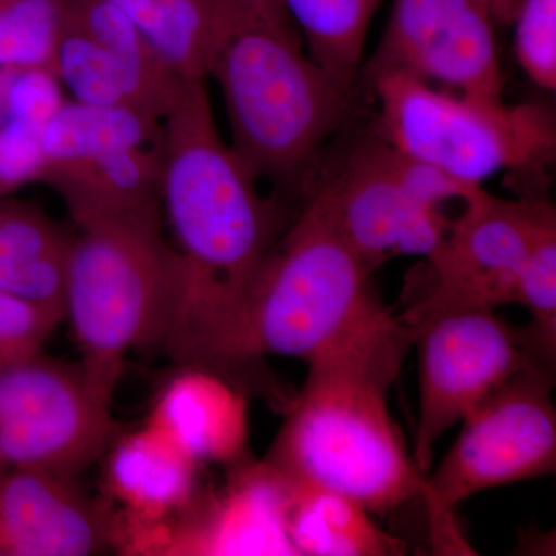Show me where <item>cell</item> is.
Here are the masks:
<instances>
[{
	"label": "cell",
	"instance_id": "3",
	"mask_svg": "<svg viewBox=\"0 0 556 556\" xmlns=\"http://www.w3.org/2000/svg\"><path fill=\"white\" fill-rule=\"evenodd\" d=\"M207 78L222 91L230 149L257 181L305 199L321 149L339 129L356 84L318 65L298 31L248 24L223 40Z\"/></svg>",
	"mask_w": 556,
	"mask_h": 556
},
{
	"label": "cell",
	"instance_id": "1",
	"mask_svg": "<svg viewBox=\"0 0 556 556\" xmlns=\"http://www.w3.org/2000/svg\"><path fill=\"white\" fill-rule=\"evenodd\" d=\"M160 201L175 277L160 348L179 367L236 383L233 376L257 368L244 350L249 299L291 222L223 139L206 80H186L163 118Z\"/></svg>",
	"mask_w": 556,
	"mask_h": 556
},
{
	"label": "cell",
	"instance_id": "23",
	"mask_svg": "<svg viewBox=\"0 0 556 556\" xmlns=\"http://www.w3.org/2000/svg\"><path fill=\"white\" fill-rule=\"evenodd\" d=\"M383 0H280L305 50L321 67L356 84L365 42Z\"/></svg>",
	"mask_w": 556,
	"mask_h": 556
},
{
	"label": "cell",
	"instance_id": "16",
	"mask_svg": "<svg viewBox=\"0 0 556 556\" xmlns=\"http://www.w3.org/2000/svg\"><path fill=\"white\" fill-rule=\"evenodd\" d=\"M75 479L38 468L0 470V556H89L113 546L110 514Z\"/></svg>",
	"mask_w": 556,
	"mask_h": 556
},
{
	"label": "cell",
	"instance_id": "7",
	"mask_svg": "<svg viewBox=\"0 0 556 556\" xmlns=\"http://www.w3.org/2000/svg\"><path fill=\"white\" fill-rule=\"evenodd\" d=\"M409 159L375 130L314 179L343 239L371 270L399 255L431 257L447 236V206L478 190ZM305 195V197H306Z\"/></svg>",
	"mask_w": 556,
	"mask_h": 556
},
{
	"label": "cell",
	"instance_id": "6",
	"mask_svg": "<svg viewBox=\"0 0 556 556\" xmlns=\"http://www.w3.org/2000/svg\"><path fill=\"white\" fill-rule=\"evenodd\" d=\"M378 102L376 134L409 159L482 188L504 172H540L555 155L551 113L508 105L386 72L367 79Z\"/></svg>",
	"mask_w": 556,
	"mask_h": 556
},
{
	"label": "cell",
	"instance_id": "26",
	"mask_svg": "<svg viewBox=\"0 0 556 556\" xmlns=\"http://www.w3.org/2000/svg\"><path fill=\"white\" fill-rule=\"evenodd\" d=\"M515 25L519 67L535 86L556 89V0H522Z\"/></svg>",
	"mask_w": 556,
	"mask_h": 556
},
{
	"label": "cell",
	"instance_id": "8",
	"mask_svg": "<svg viewBox=\"0 0 556 556\" xmlns=\"http://www.w3.org/2000/svg\"><path fill=\"white\" fill-rule=\"evenodd\" d=\"M554 382L543 369H521L460 420L455 444L426 475L422 504L434 536H452L453 508L468 497L555 473Z\"/></svg>",
	"mask_w": 556,
	"mask_h": 556
},
{
	"label": "cell",
	"instance_id": "12",
	"mask_svg": "<svg viewBox=\"0 0 556 556\" xmlns=\"http://www.w3.org/2000/svg\"><path fill=\"white\" fill-rule=\"evenodd\" d=\"M496 22L482 0H393L364 78L397 72L430 86L503 97Z\"/></svg>",
	"mask_w": 556,
	"mask_h": 556
},
{
	"label": "cell",
	"instance_id": "28",
	"mask_svg": "<svg viewBox=\"0 0 556 556\" xmlns=\"http://www.w3.org/2000/svg\"><path fill=\"white\" fill-rule=\"evenodd\" d=\"M43 129L0 110V197L42 181Z\"/></svg>",
	"mask_w": 556,
	"mask_h": 556
},
{
	"label": "cell",
	"instance_id": "17",
	"mask_svg": "<svg viewBox=\"0 0 556 556\" xmlns=\"http://www.w3.org/2000/svg\"><path fill=\"white\" fill-rule=\"evenodd\" d=\"M148 422L199 464L232 467L251 456L247 394L212 369L179 368L160 391Z\"/></svg>",
	"mask_w": 556,
	"mask_h": 556
},
{
	"label": "cell",
	"instance_id": "20",
	"mask_svg": "<svg viewBox=\"0 0 556 556\" xmlns=\"http://www.w3.org/2000/svg\"><path fill=\"white\" fill-rule=\"evenodd\" d=\"M163 142V119L115 105L65 101L42 135V181L121 152Z\"/></svg>",
	"mask_w": 556,
	"mask_h": 556
},
{
	"label": "cell",
	"instance_id": "29",
	"mask_svg": "<svg viewBox=\"0 0 556 556\" xmlns=\"http://www.w3.org/2000/svg\"><path fill=\"white\" fill-rule=\"evenodd\" d=\"M215 2L239 27L248 24H268L298 31L280 0H215Z\"/></svg>",
	"mask_w": 556,
	"mask_h": 556
},
{
	"label": "cell",
	"instance_id": "14",
	"mask_svg": "<svg viewBox=\"0 0 556 556\" xmlns=\"http://www.w3.org/2000/svg\"><path fill=\"white\" fill-rule=\"evenodd\" d=\"M105 452V489L121 508L119 517L110 515L113 546L159 554L167 530L200 495V464L149 422L115 434Z\"/></svg>",
	"mask_w": 556,
	"mask_h": 556
},
{
	"label": "cell",
	"instance_id": "11",
	"mask_svg": "<svg viewBox=\"0 0 556 556\" xmlns=\"http://www.w3.org/2000/svg\"><path fill=\"white\" fill-rule=\"evenodd\" d=\"M413 340L419 348V420L413 459L427 475L439 439L501 383L532 365L519 328L507 325L495 309L442 314L416 331Z\"/></svg>",
	"mask_w": 556,
	"mask_h": 556
},
{
	"label": "cell",
	"instance_id": "2",
	"mask_svg": "<svg viewBox=\"0 0 556 556\" xmlns=\"http://www.w3.org/2000/svg\"><path fill=\"white\" fill-rule=\"evenodd\" d=\"M413 343L390 314L311 358L266 463L288 481L336 490L371 514L422 501L426 475L388 408Z\"/></svg>",
	"mask_w": 556,
	"mask_h": 556
},
{
	"label": "cell",
	"instance_id": "21",
	"mask_svg": "<svg viewBox=\"0 0 556 556\" xmlns=\"http://www.w3.org/2000/svg\"><path fill=\"white\" fill-rule=\"evenodd\" d=\"M163 142L121 150L51 178L75 225L161 204Z\"/></svg>",
	"mask_w": 556,
	"mask_h": 556
},
{
	"label": "cell",
	"instance_id": "30",
	"mask_svg": "<svg viewBox=\"0 0 556 556\" xmlns=\"http://www.w3.org/2000/svg\"><path fill=\"white\" fill-rule=\"evenodd\" d=\"M482 2L485 3L496 24L508 25L514 21L522 0H482Z\"/></svg>",
	"mask_w": 556,
	"mask_h": 556
},
{
	"label": "cell",
	"instance_id": "22",
	"mask_svg": "<svg viewBox=\"0 0 556 556\" xmlns=\"http://www.w3.org/2000/svg\"><path fill=\"white\" fill-rule=\"evenodd\" d=\"M185 80H207L223 40L239 25L215 0H109Z\"/></svg>",
	"mask_w": 556,
	"mask_h": 556
},
{
	"label": "cell",
	"instance_id": "4",
	"mask_svg": "<svg viewBox=\"0 0 556 556\" xmlns=\"http://www.w3.org/2000/svg\"><path fill=\"white\" fill-rule=\"evenodd\" d=\"M161 204L76 225L64 292V320L79 367L112 405L131 351L160 346L174 303V255Z\"/></svg>",
	"mask_w": 556,
	"mask_h": 556
},
{
	"label": "cell",
	"instance_id": "25",
	"mask_svg": "<svg viewBox=\"0 0 556 556\" xmlns=\"http://www.w3.org/2000/svg\"><path fill=\"white\" fill-rule=\"evenodd\" d=\"M65 0H0V68L54 72Z\"/></svg>",
	"mask_w": 556,
	"mask_h": 556
},
{
	"label": "cell",
	"instance_id": "15",
	"mask_svg": "<svg viewBox=\"0 0 556 556\" xmlns=\"http://www.w3.org/2000/svg\"><path fill=\"white\" fill-rule=\"evenodd\" d=\"M229 468L226 485L200 493L167 530L160 554L298 556L287 530V479L251 456Z\"/></svg>",
	"mask_w": 556,
	"mask_h": 556
},
{
	"label": "cell",
	"instance_id": "24",
	"mask_svg": "<svg viewBox=\"0 0 556 556\" xmlns=\"http://www.w3.org/2000/svg\"><path fill=\"white\" fill-rule=\"evenodd\" d=\"M530 314L519 328L530 365L555 376L556 228L546 230L530 251L517 281V300Z\"/></svg>",
	"mask_w": 556,
	"mask_h": 556
},
{
	"label": "cell",
	"instance_id": "5",
	"mask_svg": "<svg viewBox=\"0 0 556 556\" xmlns=\"http://www.w3.org/2000/svg\"><path fill=\"white\" fill-rule=\"evenodd\" d=\"M375 270L343 239L324 201L309 192L263 263L249 299L244 350L311 361L390 316Z\"/></svg>",
	"mask_w": 556,
	"mask_h": 556
},
{
	"label": "cell",
	"instance_id": "13",
	"mask_svg": "<svg viewBox=\"0 0 556 556\" xmlns=\"http://www.w3.org/2000/svg\"><path fill=\"white\" fill-rule=\"evenodd\" d=\"M54 73L73 100L163 119L186 80L109 0H65Z\"/></svg>",
	"mask_w": 556,
	"mask_h": 556
},
{
	"label": "cell",
	"instance_id": "9",
	"mask_svg": "<svg viewBox=\"0 0 556 556\" xmlns=\"http://www.w3.org/2000/svg\"><path fill=\"white\" fill-rule=\"evenodd\" d=\"M552 228H556L555 208L543 193L507 200L478 190L453 217L438 251L426 258L424 291L413 295L404 316H399L413 339L442 314L515 303L522 266Z\"/></svg>",
	"mask_w": 556,
	"mask_h": 556
},
{
	"label": "cell",
	"instance_id": "19",
	"mask_svg": "<svg viewBox=\"0 0 556 556\" xmlns=\"http://www.w3.org/2000/svg\"><path fill=\"white\" fill-rule=\"evenodd\" d=\"M288 485L287 530L298 556L405 554L404 541L380 529L357 501L306 482Z\"/></svg>",
	"mask_w": 556,
	"mask_h": 556
},
{
	"label": "cell",
	"instance_id": "27",
	"mask_svg": "<svg viewBox=\"0 0 556 556\" xmlns=\"http://www.w3.org/2000/svg\"><path fill=\"white\" fill-rule=\"evenodd\" d=\"M60 314L0 292V371L42 353Z\"/></svg>",
	"mask_w": 556,
	"mask_h": 556
},
{
	"label": "cell",
	"instance_id": "10",
	"mask_svg": "<svg viewBox=\"0 0 556 556\" xmlns=\"http://www.w3.org/2000/svg\"><path fill=\"white\" fill-rule=\"evenodd\" d=\"M112 405L83 369L36 354L0 371V460L76 478L115 438Z\"/></svg>",
	"mask_w": 556,
	"mask_h": 556
},
{
	"label": "cell",
	"instance_id": "31",
	"mask_svg": "<svg viewBox=\"0 0 556 556\" xmlns=\"http://www.w3.org/2000/svg\"><path fill=\"white\" fill-rule=\"evenodd\" d=\"M3 468H7V466L2 463V460H0V470H3Z\"/></svg>",
	"mask_w": 556,
	"mask_h": 556
},
{
	"label": "cell",
	"instance_id": "18",
	"mask_svg": "<svg viewBox=\"0 0 556 556\" xmlns=\"http://www.w3.org/2000/svg\"><path fill=\"white\" fill-rule=\"evenodd\" d=\"M73 236L28 201L0 197V292L64 318Z\"/></svg>",
	"mask_w": 556,
	"mask_h": 556
}]
</instances>
